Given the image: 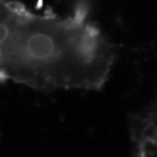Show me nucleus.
<instances>
[{"mask_svg": "<svg viewBox=\"0 0 157 157\" xmlns=\"http://www.w3.org/2000/svg\"><path fill=\"white\" fill-rule=\"evenodd\" d=\"M115 44L90 17L86 2L71 14H37L12 4L0 23V82L39 91L102 89Z\"/></svg>", "mask_w": 157, "mask_h": 157, "instance_id": "nucleus-1", "label": "nucleus"}, {"mask_svg": "<svg viewBox=\"0 0 157 157\" xmlns=\"http://www.w3.org/2000/svg\"><path fill=\"white\" fill-rule=\"evenodd\" d=\"M130 140L135 155L157 156V94L130 120Z\"/></svg>", "mask_w": 157, "mask_h": 157, "instance_id": "nucleus-2", "label": "nucleus"}]
</instances>
